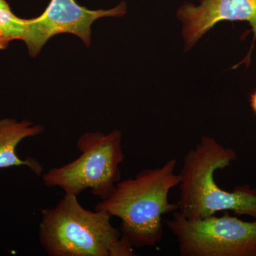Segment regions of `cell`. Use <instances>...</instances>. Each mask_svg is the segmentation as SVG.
Wrapping results in <instances>:
<instances>
[{"label": "cell", "mask_w": 256, "mask_h": 256, "mask_svg": "<svg viewBox=\"0 0 256 256\" xmlns=\"http://www.w3.org/2000/svg\"><path fill=\"white\" fill-rule=\"evenodd\" d=\"M176 164V160H170L161 168L119 182L114 193L96 205L95 210L120 220L122 237L133 248L159 244L164 234L163 216L178 210V204L169 201L170 192L181 181L174 172Z\"/></svg>", "instance_id": "obj_1"}, {"label": "cell", "mask_w": 256, "mask_h": 256, "mask_svg": "<svg viewBox=\"0 0 256 256\" xmlns=\"http://www.w3.org/2000/svg\"><path fill=\"white\" fill-rule=\"evenodd\" d=\"M236 158L233 150L207 136L186 154L180 173L178 204L186 220H202L223 212L256 220V188L242 186L228 192L215 181L216 172L228 168Z\"/></svg>", "instance_id": "obj_2"}, {"label": "cell", "mask_w": 256, "mask_h": 256, "mask_svg": "<svg viewBox=\"0 0 256 256\" xmlns=\"http://www.w3.org/2000/svg\"><path fill=\"white\" fill-rule=\"evenodd\" d=\"M104 210L92 212L78 196L65 194L55 206L42 210L38 236L50 256H134V248Z\"/></svg>", "instance_id": "obj_3"}, {"label": "cell", "mask_w": 256, "mask_h": 256, "mask_svg": "<svg viewBox=\"0 0 256 256\" xmlns=\"http://www.w3.org/2000/svg\"><path fill=\"white\" fill-rule=\"evenodd\" d=\"M122 139L119 130L109 134L84 133L76 142L80 156L44 174V184L62 188L65 194L78 196L90 190L101 200L108 198L121 180L120 164L124 159Z\"/></svg>", "instance_id": "obj_4"}, {"label": "cell", "mask_w": 256, "mask_h": 256, "mask_svg": "<svg viewBox=\"0 0 256 256\" xmlns=\"http://www.w3.org/2000/svg\"><path fill=\"white\" fill-rule=\"evenodd\" d=\"M166 224L182 256H256V220L244 222L226 212L188 220L176 210Z\"/></svg>", "instance_id": "obj_5"}, {"label": "cell", "mask_w": 256, "mask_h": 256, "mask_svg": "<svg viewBox=\"0 0 256 256\" xmlns=\"http://www.w3.org/2000/svg\"><path fill=\"white\" fill-rule=\"evenodd\" d=\"M126 12L124 2L114 9L90 10L80 6L76 0H52L41 16L28 20L23 42L32 58L40 54L50 38L60 34L75 35L90 47L94 22L104 18H120Z\"/></svg>", "instance_id": "obj_6"}, {"label": "cell", "mask_w": 256, "mask_h": 256, "mask_svg": "<svg viewBox=\"0 0 256 256\" xmlns=\"http://www.w3.org/2000/svg\"><path fill=\"white\" fill-rule=\"evenodd\" d=\"M183 23V37L190 50L217 24L224 21L248 22L256 40V0H200L198 6L185 3L178 12Z\"/></svg>", "instance_id": "obj_7"}, {"label": "cell", "mask_w": 256, "mask_h": 256, "mask_svg": "<svg viewBox=\"0 0 256 256\" xmlns=\"http://www.w3.org/2000/svg\"><path fill=\"white\" fill-rule=\"evenodd\" d=\"M44 131V126H34L30 120L18 122L14 119L0 120V169L26 166L36 176H41L44 171L41 163L31 156L21 159L16 149L24 140L36 137Z\"/></svg>", "instance_id": "obj_8"}, {"label": "cell", "mask_w": 256, "mask_h": 256, "mask_svg": "<svg viewBox=\"0 0 256 256\" xmlns=\"http://www.w3.org/2000/svg\"><path fill=\"white\" fill-rule=\"evenodd\" d=\"M28 22L16 16L11 10L0 9V50H6L14 40L23 41Z\"/></svg>", "instance_id": "obj_9"}, {"label": "cell", "mask_w": 256, "mask_h": 256, "mask_svg": "<svg viewBox=\"0 0 256 256\" xmlns=\"http://www.w3.org/2000/svg\"><path fill=\"white\" fill-rule=\"evenodd\" d=\"M250 104H252V108L254 112L256 114V92H254L252 96V98H250Z\"/></svg>", "instance_id": "obj_10"}, {"label": "cell", "mask_w": 256, "mask_h": 256, "mask_svg": "<svg viewBox=\"0 0 256 256\" xmlns=\"http://www.w3.org/2000/svg\"><path fill=\"white\" fill-rule=\"evenodd\" d=\"M0 9L11 10L6 0H0Z\"/></svg>", "instance_id": "obj_11"}]
</instances>
